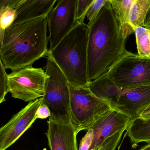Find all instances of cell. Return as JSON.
Returning a JSON list of instances; mask_svg holds the SVG:
<instances>
[{"label":"cell","mask_w":150,"mask_h":150,"mask_svg":"<svg viewBox=\"0 0 150 150\" xmlns=\"http://www.w3.org/2000/svg\"><path fill=\"white\" fill-rule=\"evenodd\" d=\"M88 26V73L89 82L107 73L126 51L131 26H122L110 0Z\"/></svg>","instance_id":"1"},{"label":"cell","mask_w":150,"mask_h":150,"mask_svg":"<svg viewBox=\"0 0 150 150\" xmlns=\"http://www.w3.org/2000/svg\"><path fill=\"white\" fill-rule=\"evenodd\" d=\"M47 16L12 24L1 43L0 61L13 71L31 66L45 56L48 38Z\"/></svg>","instance_id":"2"},{"label":"cell","mask_w":150,"mask_h":150,"mask_svg":"<svg viewBox=\"0 0 150 150\" xmlns=\"http://www.w3.org/2000/svg\"><path fill=\"white\" fill-rule=\"evenodd\" d=\"M87 24L76 23L52 50V57L66 77L68 83L88 87Z\"/></svg>","instance_id":"3"},{"label":"cell","mask_w":150,"mask_h":150,"mask_svg":"<svg viewBox=\"0 0 150 150\" xmlns=\"http://www.w3.org/2000/svg\"><path fill=\"white\" fill-rule=\"evenodd\" d=\"M46 56L47 60L44 68L49 77L45 84L42 103L46 105L50 111L49 119L57 122L71 124L69 83L50 51Z\"/></svg>","instance_id":"4"},{"label":"cell","mask_w":150,"mask_h":150,"mask_svg":"<svg viewBox=\"0 0 150 150\" xmlns=\"http://www.w3.org/2000/svg\"><path fill=\"white\" fill-rule=\"evenodd\" d=\"M71 123L79 133L91 128L97 118L112 110L109 105L96 96L88 87L69 83Z\"/></svg>","instance_id":"5"},{"label":"cell","mask_w":150,"mask_h":150,"mask_svg":"<svg viewBox=\"0 0 150 150\" xmlns=\"http://www.w3.org/2000/svg\"><path fill=\"white\" fill-rule=\"evenodd\" d=\"M107 74L121 88L149 85L150 57H141L126 51Z\"/></svg>","instance_id":"6"},{"label":"cell","mask_w":150,"mask_h":150,"mask_svg":"<svg viewBox=\"0 0 150 150\" xmlns=\"http://www.w3.org/2000/svg\"><path fill=\"white\" fill-rule=\"evenodd\" d=\"M48 77L43 69L32 65L13 71L8 74L9 93L26 102L43 97Z\"/></svg>","instance_id":"7"},{"label":"cell","mask_w":150,"mask_h":150,"mask_svg":"<svg viewBox=\"0 0 150 150\" xmlns=\"http://www.w3.org/2000/svg\"><path fill=\"white\" fill-rule=\"evenodd\" d=\"M77 0H58L47 16L50 31L49 50L54 49L76 24Z\"/></svg>","instance_id":"8"},{"label":"cell","mask_w":150,"mask_h":150,"mask_svg":"<svg viewBox=\"0 0 150 150\" xmlns=\"http://www.w3.org/2000/svg\"><path fill=\"white\" fill-rule=\"evenodd\" d=\"M42 101L41 97L29 102L0 128V150L7 149L31 127L37 119V112Z\"/></svg>","instance_id":"9"},{"label":"cell","mask_w":150,"mask_h":150,"mask_svg":"<svg viewBox=\"0 0 150 150\" xmlns=\"http://www.w3.org/2000/svg\"><path fill=\"white\" fill-rule=\"evenodd\" d=\"M131 120L115 110H110L99 116L91 129L93 138L89 150H97L108 139L117 132L126 130Z\"/></svg>","instance_id":"10"},{"label":"cell","mask_w":150,"mask_h":150,"mask_svg":"<svg viewBox=\"0 0 150 150\" xmlns=\"http://www.w3.org/2000/svg\"><path fill=\"white\" fill-rule=\"evenodd\" d=\"M150 105V84L130 88H122L115 110L131 121L140 116Z\"/></svg>","instance_id":"11"},{"label":"cell","mask_w":150,"mask_h":150,"mask_svg":"<svg viewBox=\"0 0 150 150\" xmlns=\"http://www.w3.org/2000/svg\"><path fill=\"white\" fill-rule=\"evenodd\" d=\"M45 133L51 150H79L76 131L71 123L64 124L49 119Z\"/></svg>","instance_id":"12"},{"label":"cell","mask_w":150,"mask_h":150,"mask_svg":"<svg viewBox=\"0 0 150 150\" xmlns=\"http://www.w3.org/2000/svg\"><path fill=\"white\" fill-rule=\"evenodd\" d=\"M57 2L56 0H21L16 8L13 24L48 16Z\"/></svg>","instance_id":"13"},{"label":"cell","mask_w":150,"mask_h":150,"mask_svg":"<svg viewBox=\"0 0 150 150\" xmlns=\"http://www.w3.org/2000/svg\"><path fill=\"white\" fill-rule=\"evenodd\" d=\"M88 88L96 96L107 103L112 110L115 109L122 88L106 73L88 83Z\"/></svg>","instance_id":"14"},{"label":"cell","mask_w":150,"mask_h":150,"mask_svg":"<svg viewBox=\"0 0 150 150\" xmlns=\"http://www.w3.org/2000/svg\"><path fill=\"white\" fill-rule=\"evenodd\" d=\"M127 135L133 146L146 142L150 144V116L131 121L126 129Z\"/></svg>","instance_id":"15"},{"label":"cell","mask_w":150,"mask_h":150,"mask_svg":"<svg viewBox=\"0 0 150 150\" xmlns=\"http://www.w3.org/2000/svg\"><path fill=\"white\" fill-rule=\"evenodd\" d=\"M150 7V0H135L132 5L129 16V23L133 29L144 27L146 14Z\"/></svg>","instance_id":"16"},{"label":"cell","mask_w":150,"mask_h":150,"mask_svg":"<svg viewBox=\"0 0 150 150\" xmlns=\"http://www.w3.org/2000/svg\"><path fill=\"white\" fill-rule=\"evenodd\" d=\"M137 49L139 56L150 57V31L144 27L134 29Z\"/></svg>","instance_id":"17"},{"label":"cell","mask_w":150,"mask_h":150,"mask_svg":"<svg viewBox=\"0 0 150 150\" xmlns=\"http://www.w3.org/2000/svg\"><path fill=\"white\" fill-rule=\"evenodd\" d=\"M116 16L122 26L129 25V16L132 5L135 0H110Z\"/></svg>","instance_id":"18"},{"label":"cell","mask_w":150,"mask_h":150,"mask_svg":"<svg viewBox=\"0 0 150 150\" xmlns=\"http://www.w3.org/2000/svg\"><path fill=\"white\" fill-rule=\"evenodd\" d=\"M0 40L2 42L5 30L13 24L16 16V9H11L0 13Z\"/></svg>","instance_id":"19"},{"label":"cell","mask_w":150,"mask_h":150,"mask_svg":"<svg viewBox=\"0 0 150 150\" xmlns=\"http://www.w3.org/2000/svg\"><path fill=\"white\" fill-rule=\"evenodd\" d=\"M94 0H77L76 7V23L83 24L87 13Z\"/></svg>","instance_id":"20"},{"label":"cell","mask_w":150,"mask_h":150,"mask_svg":"<svg viewBox=\"0 0 150 150\" xmlns=\"http://www.w3.org/2000/svg\"><path fill=\"white\" fill-rule=\"evenodd\" d=\"M1 62V84H0V103L6 101V95L9 92V81L8 74L6 72V68L2 62Z\"/></svg>","instance_id":"21"},{"label":"cell","mask_w":150,"mask_h":150,"mask_svg":"<svg viewBox=\"0 0 150 150\" xmlns=\"http://www.w3.org/2000/svg\"><path fill=\"white\" fill-rule=\"evenodd\" d=\"M107 1V0H94L87 13L86 17L88 21L87 25H90L94 21Z\"/></svg>","instance_id":"22"},{"label":"cell","mask_w":150,"mask_h":150,"mask_svg":"<svg viewBox=\"0 0 150 150\" xmlns=\"http://www.w3.org/2000/svg\"><path fill=\"white\" fill-rule=\"evenodd\" d=\"M124 131L117 132L107 139L100 148L97 150H115L121 140Z\"/></svg>","instance_id":"23"},{"label":"cell","mask_w":150,"mask_h":150,"mask_svg":"<svg viewBox=\"0 0 150 150\" xmlns=\"http://www.w3.org/2000/svg\"><path fill=\"white\" fill-rule=\"evenodd\" d=\"M93 138V131L92 129L88 130L83 138L81 140L79 150H89L92 145Z\"/></svg>","instance_id":"24"},{"label":"cell","mask_w":150,"mask_h":150,"mask_svg":"<svg viewBox=\"0 0 150 150\" xmlns=\"http://www.w3.org/2000/svg\"><path fill=\"white\" fill-rule=\"evenodd\" d=\"M21 0H0V13L16 9Z\"/></svg>","instance_id":"25"},{"label":"cell","mask_w":150,"mask_h":150,"mask_svg":"<svg viewBox=\"0 0 150 150\" xmlns=\"http://www.w3.org/2000/svg\"><path fill=\"white\" fill-rule=\"evenodd\" d=\"M50 115L51 112L49 108L45 104L42 103L37 112V119H45L50 117Z\"/></svg>","instance_id":"26"},{"label":"cell","mask_w":150,"mask_h":150,"mask_svg":"<svg viewBox=\"0 0 150 150\" xmlns=\"http://www.w3.org/2000/svg\"><path fill=\"white\" fill-rule=\"evenodd\" d=\"M144 27L146 28L150 27V7L148 12H147V14H146V16L144 22Z\"/></svg>","instance_id":"27"},{"label":"cell","mask_w":150,"mask_h":150,"mask_svg":"<svg viewBox=\"0 0 150 150\" xmlns=\"http://www.w3.org/2000/svg\"><path fill=\"white\" fill-rule=\"evenodd\" d=\"M150 116V105H149L140 115V117H146Z\"/></svg>","instance_id":"28"},{"label":"cell","mask_w":150,"mask_h":150,"mask_svg":"<svg viewBox=\"0 0 150 150\" xmlns=\"http://www.w3.org/2000/svg\"><path fill=\"white\" fill-rule=\"evenodd\" d=\"M140 150H150V144H148L141 147Z\"/></svg>","instance_id":"29"},{"label":"cell","mask_w":150,"mask_h":150,"mask_svg":"<svg viewBox=\"0 0 150 150\" xmlns=\"http://www.w3.org/2000/svg\"><path fill=\"white\" fill-rule=\"evenodd\" d=\"M147 28L148 29H149V30H150V28Z\"/></svg>","instance_id":"30"}]
</instances>
